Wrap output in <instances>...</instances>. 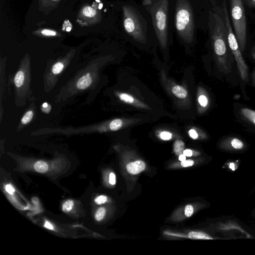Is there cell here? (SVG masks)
<instances>
[{"instance_id": "cell-1", "label": "cell", "mask_w": 255, "mask_h": 255, "mask_svg": "<svg viewBox=\"0 0 255 255\" xmlns=\"http://www.w3.org/2000/svg\"><path fill=\"white\" fill-rule=\"evenodd\" d=\"M209 24L213 51L218 68L222 72L229 74L231 72L230 47L225 21L218 14L210 11Z\"/></svg>"}, {"instance_id": "cell-2", "label": "cell", "mask_w": 255, "mask_h": 255, "mask_svg": "<svg viewBox=\"0 0 255 255\" xmlns=\"http://www.w3.org/2000/svg\"><path fill=\"white\" fill-rule=\"evenodd\" d=\"M143 4L151 15L153 28L163 48L168 41V0H144Z\"/></svg>"}, {"instance_id": "cell-3", "label": "cell", "mask_w": 255, "mask_h": 255, "mask_svg": "<svg viewBox=\"0 0 255 255\" xmlns=\"http://www.w3.org/2000/svg\"><path fill=\"white\" fill-rule=\"evenodd\" d=\"M175 25L178 35L187 42H191L194 35L193 14L188 0H177Z\"/></svg>"}, {"instance_id": "cell-4", "label": "cell", "mask_w": 255, "mask_h": 255, "mask_svg": "<svg viewBox=\"0 0 255 255\" xmlns=\"http://www.w3.org/2000/svg\"><path fill=\"white\" fill-rule=\"evenodd\" d=\"M230 12L235 36L241 52L247 42V19L242 0H230Z\"/></svg>"}, {"instance_id": "cell-5", "label": "cell", "mask_w": 255, "mask_h": 255, "mask_svg": "<svg viewBox=\"0 0 255 255\" xmlns=\"http://www.w3.org/2000/svg\"><path fill=\"white\" fill-rule=\"evenodd\" d=\"M223 7L229 46L236 61L241 79L244 82H247L249 78L248 67L242 55L237 39L232 28L225 1L223 2Z\"/></svg>"}, {"instance_id": "cell-6", "label": "cell", "mask_w": 255, "mask_h": 255, "mask_svg": "<svg viewBox=\"0 0 255 255\" xmlns=\"http://www.w3.org/2000/svg\"><path fill=\"white\" fill-rule=\"evenodd\" d=\"M123 24L126 32L134 39L142 41L145 38V28L141 17L132 6L123 7Z\"/></svg>"}, {"instance_id": "cell-7", "label": "cell", "mask_w": 255, "mask_h": 255, "mask_svg": "<svg viewBox=\"0 0 255 255\" xmlns=\"http://www.w3.org/2000/svg\"><path fill=\"white\" fill-rule=\"evenodd\" d=\"M126 168L130 174H137L145 169V164L141 160H137L128 163L126 166Z\"/></svg>"}, {"instance_id": "cell-8", "label": "cell", "mask_w": 255, "mask_h": 255, "mask_svg": "<svg viewBox=\"0 0 255 255\" xmlns=\"http://www.w3.org/2000/svg\"><path fill=\"white\" fill-rule=\"evenodd\" d=\"M240 112L241 116L245 121L255 126V111L243 107L240 109Z\"/></svg>"}, {"instance_id": "cell-9", "label": "cell", "mask_w": 255, "mask_h": 255, "mask_svg": "<svg viewBox=\"0 0 255 255\" xmlns=\"http://www.w3.org/2000/svg\"><path fill=\"white\" fill-rule=\"evenodd\" d=\"M92 83V78L90 73L80 77L76 83V87L78 89L83 90L89 87Z\"/></svg>"}, {"instance_id": "cell-10", "label": "cell", "mask_w": 255, "mask_h": 255, "mask_svg": "<svg viewBox=\"0 0 255 255\" xmlns=\"http://www.w3.org/2000/svg\"><path fill=\"white\" fill-rule=\"evenodd\" d=\"M188 237L192 239L212 240L213 238L208 235L200 232L192 231L189 233Z\"/></svg>"}, {"instance_id": "cell-11", "label": "cell", "mask_w": 255, "mask_h": 255, "mask_svg": "<svg viewBox=\"0 0 255 255\" xmlns=\"http://www.w3.org/2000/svg\"><path fill=\"white\" fill-rule=\"evenodd\" d=\"M172 92L176 97L179 98H185L187 96V91L180 86L176 85L173 87Z\"/></svg>"}, {"instance_id": "cell-12", "label": "cell", "mask_w": 255, "mask_h": 255, "mask_svg": "<svg viewBox=\"0 0 255 255\" xmlns=\"http://www.w3.org/2000/svg\"><path fill=\"white\" fill-rule=\"evenodd\" d=\"M226 142L230 144L232 148L236 149H240L244 147L243 142L236 137H231L227 139Z\"/></svg>"}, {"instance_id": "cell-13", "label": "cell", "mask_w": 255, "mask_h": 255, "mask_svg": "<svg viewBox=\"0 0 255 255\" xmlns=\"http://www.w3.org/2000/svg\"><path fill=\"white\" fill-rule=\"evenodd\" d=\"M34 168L38 172L44 173L47 171L48 166L46 162L43 161H38L34 164Z\"/></svg>"}, {"instance_id": "cell-14", "label": "cell", "mask_w": 255, "mask_h": 255, "mask_svg": "<svg viewBox=\"0 0 255 255\" xmlns=\"http://www.w3.org/2000/svg\"><path fill=\"white\" fill-rule=\"evenodd\" d=\"M24 80V73L21 71H18L15 74L14 81L15 86L17 87H20L22 86Z\"/></svg>"}, {"instance_id": "cell-15", "label": "cell", "mask_w": 255, "mask_h": 255, "mask_svg": "<svg viewBox=\"0 0 255 255\" xmlns=\"http://www.w3.org/2000/svg\"><path fill=\"white\" fill-rule=\"evenodd\" d=\"M185 145L183 141L176 140L174 144V151L176 155H179L183 152Z\"/></svg>"}, {"instance_id": "cell-16", "label": "cell", "mask_w": 255, "mask_h": 255, "mask_svg": "<svg viewBox=\"0 0 255 255\" xmlns=\"http://www.w3.org/2000/svg\"><path fill=\"white\" fill-rule=\"evenodd\" d=\"M123 125V121L120 119H116L110 124L109 127L111 130L116 131L119 129Z\"/></svg>"}, {"instance_id": "cell-17", "label": "cell", "mask_w": 255, "mask_h": 255, "mask_svg": "<svg viewBox=\"0 0 255 255\" xmlns=\"http://www.w3.org/2000/svg\"><path fill=\"white\" fill-rule=\"evenodd\" d=\"M198 103L201 107L203 108H206L209 105V101L207 96L202 93L201 94L198 99Z\"/></svg>"}, {"instance_id": "cell-18", "label": "cell", "mask_w": 255, "mask_h": 255, "mask_svg": "<svg viewBox=\"0 0 255 255\" xmlns=\"http://www.w3.org/2000/svg\"><path fill=\"white\" fill-rule=\"evenodd\" d=\"M33 117V112L32 110H29L26 112L22 117L21 122L23 125L28 124L32 119Z\"/></svg>"}, {"instance_id": "cell-19", "label": "cell", "mask_w": 255, "mask_h": 255, "mask_svg": "<svg viewBox=\"0 0 255 255\" xmlns=\"http://www.w3.org/2000/svg\"><path fill=\"white\" fill-rule=\"evenodd\" d=\"M119 98L122 101L128 104H133L134 102V99L133 98L126 93H121L119 95Z\"/></svg>"}, {"instance_id": "cell-20", "label": "cell", "mask_w": 255, "mask_h": 255, "mask_svg": "<svg viewBox=\"0 0 255 255\" xmlns=\"http://www.w3.org/2000/svg\"><path fill=\"white\" fill-rule=\"evenodd\" d=\"M64 65L62 62H58L54 64L52 68V72L54 74L60 73L63 70Z\"/></svg>"}, {"instance_id": "cell-21", "label": "cell", "mask_w": 255, "mask_h": 255, "mask_svg": "<svg viewBox=\"0 0 255 255\" xmlns=\"http://www.w3.org/2000/svg\"><path fill=\"white\" fill-rule=\"evenodd\" d=\"M106 214V210L104 208H99L96 211L95 215V219L98 221H101Z\"/></svg>"}, {"instance_id": "cell-22", "label": "cell", "mask_w": 255, "mask_h": 255, "mask_svg": "<svg viewBox=\"0 0 255 255\" xmlns=\"http://www.w3.org/2000/svg\"><path fill=\"white\" fill-rule=\"evenodd\" d=\"M74 202L71 200L66 201L63 204L62 210L64 212H68L73 208Z\"/></svg>"}, {"instance_id": "cell-23", "label": "cell", "mask_w": 255, "mask_h": 255, "mask_svg": "<svg viewBox=\"0 0 255 255\" xmlns=\"http://www.w3.org/2000/svg\"><path fill=\"white\" fill-rule=\"evenodd\" d=\"M84 15L88 17H92L95 16L96 13V10L90 6L85 7L83 10Z\"/></svg>"}, {"instance_id": "cell-24", "label": "cell", "mask_w": 255, "mask_h": 255, "mask_svg": "<svg viewBox=\"0 0 255 255\" xmlns=\"http://www.w3.org/2000/svg\"><path fill=\"white\" fill-rule=\"evenodd\" d=\"M194 209L191 205H187L185 206L184 213L185 215L187 217L191 216L193 213Z\"/></svg>"}, {"instance_id": "cell-25", "label": "cell", "mask_w": 255, "mask_h": 255, "mask_svg": "<svg viewBox=\"0 0 255 255\" xmlns=\"http://www.w3.org/2000/svg\"><path fill=\"white\" fill-rule=\"evenodd\" d=\"M107 200V196L105 195H100L97 197L95 199V202L98 205L105 203Z\"/></svg>"}, {"instance_id": "cell-26", "label": "cell", "mask_w": 255, "mask_h": 255, "mask_svg": "<svg viewBox=\"0 0 255 255\" xmlns=\"http://www.w3.org/2000/svg\"><path fill=\"white\" fill-rule=\"evenodd\" d=\"M160 137L161 138V139L165 140H169L172 137V134L170 132H168V131H162L160 133Z\"/></svg>"}, {"instance_id": "cell-27", "label": "cell", "mask_w": 255, "mask_h": 255, "mask_svg": "<svg viewBox=\"0 0 255 255\" xmlns=\"http://www.w3.org/2000/svg\"><path fill=\"white\" fill-rule=\"evenodd\" d=\"M41 109L42 112H43L45 113L48 114L51 111V106L49 104L45 102L42 104Z\"/></svg>"}, {"instance_id": "cell-28", "label": "cell", "mask_w": 255, "mask_h": 255, "mask_svg": "<svg viewBox=\"0 0 255 255\" xmlns=\"http://www.w3.org/2000/svg\"><path fill=\"white\" fill-rule=\"evenodd\" d=\"M41 33L46 36H55L56 35V32L55 31L50 29H43L41 31Z\"/></svg>"}, {"instance_id": "cell-29", "label": "cell", "mask_w": 255, "mask_h": 255, "mask_svg": "<svg viewBox=\"0 0 255 255\" xmlns=\"http://www.w3.org/2000/svg\"><path fill=\"white\" fill-rule=\"evenodd\" d=\"M194 164V161L192 160H185L181 161V165L182 166L186 167L192 166Z\"/></svg>"}, {"instance_id": "cell-30", "label": "cell", "mask_w": 255, "mask_h": 255, "mask_svg": "<svg viewBox=\"0 0 255 255\" xmlns=\"http://www.w3.org/2000/svg\"><path fill=\"white\" fill-rule=\"evenodd\" d=\"M189 136L193 139H195L198 137V134L194 129H191L189 132Z\"/></svg>"}, {"instance_id": "cell-31", "label": "cell", "mask_w": 255, "mask_h": 255, "mask_svg": "<svg viewBox=\"0 0 255 255\" xmlns=\"http://www.w3.org/2000/svg\"><path fill=\"white\" fill-rule=\"evenodd\" d=\"M5 189L6 191L9 194H12L15 190L13 187L10 184H7L5 186Z\"/></svg>"}, {"instance_id": "cell-32", "label": "cell", "mask_w": 255, "mask_h": 255, "mask_svg": "<svg viewBox=\"0 0 255 255\" xmlns=\"http://www.w3.org/2000/svg\"><path fill=\"white\" fill-rule=\"evenodd\" d=\"M109 183L112 185H115L116 184V175L113 172L110 174Z\"/></svg>"}, {"instance_id": "cell-33", "label": "cell", "mask_w": 255, "mask_h": 255, "mask_svg": "<svg viewBox=\"0 0 255 255\" xmlns=\"http://www.w3.org/2000/svg\"><path fill=\"white\" fill-rule=\"evenodd\" d=\"M245 1L250 7L255 8V0H245Z\"/></svg>"}, {"instance_id": "cell-34", "label": "cell", "mask_w": 255, "mask_h": 255, "mask_svg": "<svg viewBox=\"0 0 255 255\" xmlns=\"http://www.w3.org/2000/svg\"><path fill=\"white\" fill-rule=\"evenodd\" d=\"M183 154H184L186 156H191L192 155V151L190 149H185L183 150Z\"/></svg>"}, {"instance_id": "cell-35", "label": "cell", "mask_w": 255, "mask_h": 255, "mask_svg": "<svg viewBox=\"0 0 255 255\" xmlns=\"http://www.w3.org/2000/svg\"><path fill=\"white\" fill-rule=\"evenodd\" d=\"M44 227L49 230H53V227L49 222L46 221L44 224Z\"/></svg>"}, {"instance_id": "cell-36", "label": "cell", "mask_w": 255, "mask_h": 255, "mask_svg": "<svg viewBox=\"0 0 255 255\" xmlns=\"http://www.w3.org/2000/svg\"><path fill=\"white\" fill-rule=\"evenodd\" d=\"M179 160L183 161L186 160V156L184 154H181L179 156Z\"/></svg>"}, {"instance_id": "cell-37", "label": "cell", "mask_w": 255, "mask_h": 255, "mask_svg": "<svg viewBox=\"0 0 255 255\" xmlns=\"http://www.w3.org/2000/svg\"><path fill=\"white\" fill-rule=\"evenodd\" d=\"M229 167L232 170H235V165L233 163H230Z\"/></svg>"}, {"instance_id": "cell-38", "label": "cell", "mask_w": 255, "mask_h": 255, "mask_svg": "<svg viewBox=\"0 0 255 255\" xmlns=\"http://www.w3.org/2000/svg\"><path fill=\"white\" fill-rule=\"evenodd\" d=\"M253 58L255 60V47L253 48L252 52Z\"/></svg>"}, {"instance_id": "cell-39", "label": "cell", "mask_w": 255, "mask_h": 255, "mask_svg": "<svg viewBox=\"0 0 255 255\" xmlns=\"http://www.w3.org/2000/svg\"><path fill=\"white\" fill-rule=\"evenodd\" d=\"M252 78L254 83L255 84V70H254L252 74Z\"/></svg>"}, {"instance_id": "cell-40", "label": "cell", "mask_w": 255, "mask_h": 255, "mask_svg": "<svg viewBox=\"0 0 255 255\" xmlns=\"http://www.w3.org/2000/svg\"></svg>"}]
</instances>
